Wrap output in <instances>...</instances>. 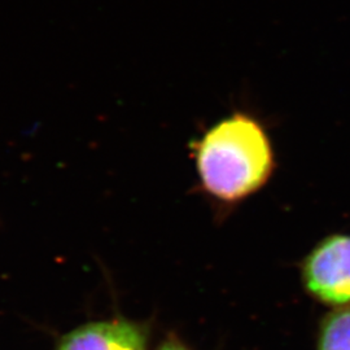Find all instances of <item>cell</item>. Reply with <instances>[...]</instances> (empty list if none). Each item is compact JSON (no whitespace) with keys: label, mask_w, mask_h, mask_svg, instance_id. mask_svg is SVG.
<instances>
[{"label":"cell","mask_w":350,"mask_h":350,"mask_svg":"<svg viewBox=\"0 0 350 350\" xmlns=\"http://www.w3.org/2000/svg\"><path fill=\"white\" fill-rule=\"evenodd\" d=\"M317 350H350V305L334 309L322 319Z\"/></svg>","instance_id":"277c9868"},{"label":"cell","mask_w":350,"mask_h":350,"mask_svg":"<svg viewBox=\"0 0 350 350\" xmlns=\"http://www.w3.org/2000/svg\"><path fill=\"white\" fill-rule=\"evenodd\" d=\"M306 292L332 308L350 305V234H334L319 241L302 265Z\"/></svg>","instance_id":"7a4b0ae2"},{"label":"cell","mask_w":350,"mask_h":350,"mask_svg":"<svg viewBox=\"0 0 350 350\" xmlns=\"http://www.w3.org/2000/svg\"><path fill=\"white\" fill-rule=\"evenodd\" d=\"M148 331L127 319L79 325L64 335L56 350H147Z\"/></svg>","instance_id":"3957f363"},{"label":"cell","mask_w":350,"mask_h":350,"mask_svg":"<svg viewBox=\"0 0 350 350\" xmlns=\"http://www.w3.org/2000/svg\"><path fill=\"white\" fill-rule=\"evenodd\" d=\"M156 350H189L187 347L175 336H169Z\"/></svg>","instance_id":"5b68a950"},{"label":"cell","mask_w":350,"mask_h":350,"mask_svg":"<svg viewBox=\"0 0 350 350\" xmlns=\"http://www.w3.org/2000/svg\"><path fill=\"white\" fill-rule=\"evenodd\" d=\"M195 156L202 187L226 202L257 192L274 169L270 139L245 113H234L212 126L196 144Z\"/></svg>","instance_id":"6da1fadb"}]
</instances>
